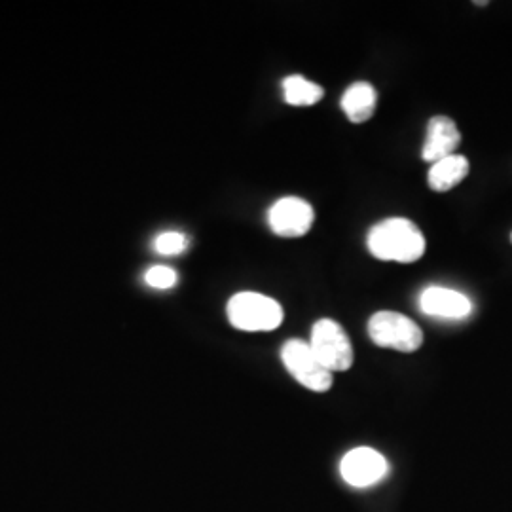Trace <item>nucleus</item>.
I'll return each mask as SVG.
<instances>
[{
    "label": "nucleus",
    "instance_id": "nucleus-1",
    "mask_svg": "<svg viewBox=\"0 0 512 512\" xmlns=\"http://www.w3.org/2000/svg\"><path fill=\"white\" fill-rule=\"evenodd\" d=\"M368 249L372 256L385 262L412 264L425 253V238L420 228L408 219H387L368 232Z\"/></svg>",
    "mask_w": 512,
    "mask_h": 512
},
{
    "label": "nucleus",
    "instance_id": "nucleus-2",
    "mask_svg": "<svg viewBox=\"0 0 512 512\" xmlns=\"http://www.w3.org/2000/svg\"><path fill=\"white\" fill-rule=\"evenodd\" d=\"M226 311L228 321L245 332H270L283 323L281 304L266 294H234Z\"/></svg>",
    "mask_w": 512,
    "mask_h": 512
},
{
    "label": "nucleus",
    "instance_id": "nucleus-3",
    "mask_svg": "<svg viewBox=\"0 0 512 512\" xmlns=\"http://www.w3.org/2000/svg\"><path fill=\"white\" fill-rule=\"evenodd\" d=\"M368 334L380 348L397 349L412 353L421 348L423 332L420 327L403 313L378 311L368 321Z\"/></svg>",
    "mask_w": 512,
    "mask_h": 512
},
{
    "label": "nucleus",
    "instance_id": "nucleus-4",
    "mask_svg": "<svg viewBox=\"0 0 512 512\" xmlns=\"http://www.w3.org/2000/svg\"><path fill=\"white\" fill-rule=\"evenodd\" d=\"M281 361L298 384L315 393L329 391L332 372L317 359L310 342L289 340L281 349Z\"/></svg>",
    "mask_w": 512,
    "mask_h": 512
},
{
    "label": "nucleus",
    "instance_id": "nucleus-5",
    "mask_svg": "<svg viewBox=\"0 0 512 512\" xmlns=\"http://www.w3.org/2000/svg\"><path fill=\"white\" fill-rule=\"evenodd\" d=\"M311 349L330 372H344L353 365V346L346 330L332 319H321L311 329Z\"/></svg>",
    "mask_w": 512,
    "mask_h": 512
},
{
    "label": "nucleus",
    "instance_id": "nucleus-6",
    "mask_svg": "<svg viewBox=\"0 0 512 512\" xmlns=\"http://www.w3.org/2000/svg\"><path fill=\"white\" fill-rule=\"evenodd\" d=\"M313 209L302 198H281L275 202L268 213V222L272 232L281 238H302L310 232L313 224Z\"/></svg>",
    "mask_w": 512,
    "mask_h": 512
},
{
    "label": "nucleus",
    "instance_id": "nucleus-7",
    "mask_svg": "<svg viewBox=\"0 0 512 512\" xmlns=\"http://www.w3.org/2000/svg\"><path fill=\"white\" fill-rule=\"evenodd\" d=\"M340 475L353 488H368L387 475V461L372 448H355L342 459Z\"/></svg>",
    "mask_w": 512,
    "mask_h": 512
},
{
    "label": "nucleus",
    "instance_id": "nucleus-8",
    "mask_svg": "<svg viewBox=\"0 0 512 512\" xmlns=\"http://www.w3.org/2000/svg\"><path fill=\"white\" fill-rule=\"evenodd\" d=\"M461 143L458 124L448 116H433L427 124V137L421 150L425 162L437 164L440 160L454 156Z\"/></svg>",
    "mask_w": 512,
    "mask_h": 512
},
{
    "label": "nucleus",
    "instance_id": "nucleus-9",
    "mask_svg": "<svg viewBox=\"0 0 512 512\" xmlns=\"http://www.w3.org/2000/svg\"><path fill=\"white\" fill-rule=\"evenodd\" d=\"M420 308L423 313L439 319H465L473 313V302L454 289L429 287L420 296Z\"/></svg>",
    "mask_w": 512,
    "mask_h": 512
},
{
    "label": "nucleus",
    "instance_id": "nucleus-10",
    "mask_svg": "<svg viewBox=\"0 0 512 512\" xmlns=\"http://www.w3.org/2000/svg\"><path fill=\"white\" fill-rule=\"evenodd\" d=\"M378 103V93L368 82L351 84L346 93L342 95V110L346 112L349 122L363 124L372 118Z\"/></svg>",
    "mask_w": 512,
    "mask_h": 512
},
{
    "label": "nucleus",
    "instance_id": "nucleus-11",
    "mask_svg": "<svg viewBox=\"0 0 512 512\" xmlns=\"http://www.w3.org/2000/svg\"><path fill=\"white\" fill-rule=\"evenodd\" d=\"M467 173H469L467 158L461 154H454L431 165L427 181L435 192H448L454 186H458L467 177Z\"/></svg>",
    "mask_w": 512,
    "mask_h": 512
},
{
    "label": "nucleus",
    "instance_id": "nucleus-12",
    "mask_svg": "<svg viewBox=\"0 0 512 512\" xmlns=\"http://www.w3.org/2000/svg\"><path fill=\"white\" fill-rule=\"evenodd\" d=\"M285 101L293 107H311L323 99V88L302 74H293L283 80Z\"/></svg>",
    "mask_w": 512,
    "mask_h": 512
},
{
    "label": "nucleus",
    "instance_id": "nucleus-13",
    "mask_svg": "<svg viewBox=\"0 0 512 512\" xmlns=\"http://www.w3.org/2000/svg\"><path fill=\"white\" fill-rule=\"evenodd\" d=\"M188 247V239L181 232H164L154 241V249L165 256L181 255Z\"/></svg>",
    "mask_w": 512,
    "mask_h": 512
},
{
    "label": "nucleus",
    "instance_id": "nucleus-14",
    "mask_svg": "<svg viewBox=\"0 0 512 512\" xmlns=\"http://www.w3.org/2000/svg\"><path fill=\"white\" fill-rule=\"evenodd\" d=\"M145 281L152 289L165 291V289L175 287L177 272L167 268V266H152V268H148L147 274H145Z\"/></svg>",
    "mask_w": 512,
    "mask_h": 512
},
{
    "label": "nucleus",
    "instance_id": "nucleus-15",
    "mask_svg": "<svg viewBox=\"0 0 512 512\" xmlns=\"http://www.w3.org/2000/svg\"><path fill=\"white\" fill-rule=\"evenodd\" d=\"M512 239V238H511Z\"/></svg>",
    "mask_w": 512,
    "mask_h": 512
}]
</instances>
